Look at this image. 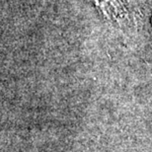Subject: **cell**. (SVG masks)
Returning <instances> with one entry per match:
<instances>
[]
</instances>
